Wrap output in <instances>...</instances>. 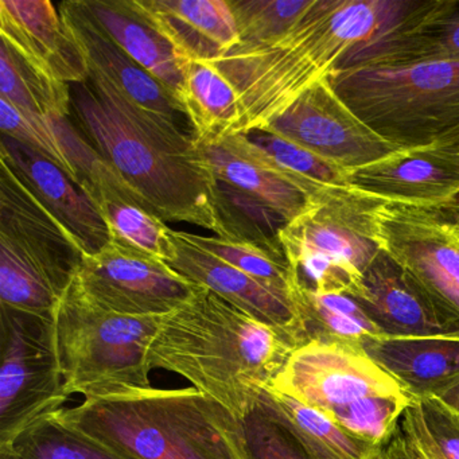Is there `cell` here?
Masks as SVG:
<instances>
[{
  "label": "cell",
  "instance_id": "cell-14",
  "mask_svg": "<svg viewBox=\"0 0 459 459\" xmlns=\"http://www.w3.org/2000/svg\"><path fill=\"white\" fill-rule=\"evenodd\" d=\"M348 186L388 203L439 209L459 195V152L437 143L400 149L349 170Z\"/></svg>",
  "mask_w": 459,
  "mask_h": 459
},
{
  "label": "cell",
  "instance_id": "cell-21",
  "mask_svg": "<svg viewBox=\"0 0 459 459\" xmlns=\"http://www.w3.org/2000/svg\"><path fill=\"white\" fill-rule=\"evenodd\" d=\"M187 60L212 61L240 44L228 0H135Z\"/></svg>",
  "mask_w": 459,
  "mask_h": 459
},
{
  "label": "cell",
  "instance_id": "cell-10",
  "mask_svg": "<svg viewBox=\"0 0 459 459\" xmlns=\"http://www.w3.org/2000/svg\"><path fill=\"white\" fill-rule=\"evenodd\" d=\"M268 389L325 413L367 397L411 396L362 346L324 338L298 346Z\"/></svg>",
  "mask_w": 459,
  "mask_h": 459
},
{
  "label": "cell",
  "instance_id": "cell-4",
  "mask_svg": "<svg viewBox=\"0 0 459 459\" xmlns=\"http://www.w3.org/2000/svg\"><path fill=\"white\" fill-rule=\"evenodd\" d=\"M61 413L131 459H251L243 420L195 386L85 399Z\"/></svg>",
  "mask_w": 459,
  "mask_h": 459
},
{
  "label": "cell",
  "instance_id": "cell-38",
  "mask_svg": "<svg viewBox=\"0 0 459 459\" xmlns=\"http://www.w3.org/2000/svg\"><path fill=\"white\" fill-rule=\"evenodd\" d=\"M434 396L459 413V381L443 389L439 394H434Z\"/></svg>",
  "mask_w": 459,
  "mask_h": 459
},
{
  "label": "cell",
  "instance_id": "cell-31",
  "mask_svg": "<svg viewBox=\"0 0 459 459\" xmlns=\"http://www.w3.org/2000/svg\"><path fill=\"white\" fill-rule=\"evenodd\" d=\"M61 299L29 260L0 240V306L53 321Z\"/></svg>",
  "mask_w": 459,
  "mask_h": 459
},
{
  "label": "cell",
  "instance_id": "cell-39",
  "mask_svg": "<svg viewBox=\"0 0 459 459\" xmlns=\"http://www.w3.org/2000/svg\"><path fill=\"white\" fill-rule=\"evenodd\" d=\"M376 459H404V456L402 455V451H400L399 445H397L394 432L392 434V437H389V440H386V442L381 446L377 455H376Z\"/></svg>",
  "mask_w": 459,
  "mask_h": 459
},
{
  "label": "cell",
  "instance_id": "cell-7",
  "mask_svg": "<svg viewBox=\"0 0 459 459\" xmlns=\"http://www.w3.org/2000/svg\"><path fill=\"white\" fill-rule=\"evenodd\" d=\"M0 448L69 400L53 321L0 306Z\"/></svg>",
  "mask_w": 459,
  "mask_h": 459
},
{
  "label": "cell",
  "instance_id": "cell-13",
  "mask_svg": "<svg viewBox=\"0 0 459 459\" xmlns=\"http://www.w3.org/2000/svg\"><path fill=\"white\" fill-rule=\"evenodd\" d=\"M0 240L12 244L61 298L74 283L85 254L74 236L0 158Z\"/></svg>",
  "mask_w": 459,
  "mask_h": 459
},
{
  "label": "cell",
  "instance_id": "cell-1",
  "mask_svg": "<svg viewBox=\"0 0 459 459\" xmlns=\"http://www.w3.org/2000/svg\"><path fill=\"white\" fill-rule=\"evenodd\" d=\"M71 104L82 139L154 214L220 235L216 178L190 131L138 108L95 74L71 85Z\"/></svg>",
  "mask_w": 459,
  "mask_h": 459
},
{
  "label": "cell",
  "instance_id": "cell-19",
  "mask_svg": "<svg viewBox=\"0 0 459 459\" xmlns=\"http://www.w3.org/2000/svg\"><path fill=\"white\" fill-rule=\"evenodd\" d=\"M364 286L356 302L388 337L459 338V327L384 252L365 273Z\"/></svg>",
  "mask_w": 459,
  "mask_h": 459
},
{
  "label": "cell",
  "instance_id": "cell-37",
  "mask_svg": "<svg viewBox=\"0 0 459 459\" xmlns=\"http://www.w3.org/2000/svg\"><path fill=\"white\" fill-rule=\"evenodd\" d=\"M424 420L446 459H459V413L437 397L419 399Z\"/></svg>",
  "mask_w": 459,
  "mask_h": 459
},
{
  "label": "cell",
  "instance_id": "cell-9",
  "mask_svg": "<svg viewBox=\"0 0 459 459\" xmlns=\"http://www.w3.org/2000/svg\"><path fill=\"white\" fill-rule=\"evenodd\" d=\"M378 244L437 310L459 327V227L434 209L384 201L376 211Z\"/></svg>",
  "mask_w": 459,
  "mask_h": 459
},
{
  "label": "cell",
  "instance_id": "cell-17",
  "mask_svg": "<svg viewBox=\"0 0 459 459\" xmlns=\"http://www.w3.org/2000/svg\"><path fill=\"white\" fill-rule=\"evenodd\" d=\"M454 60H459V0H431L416 2L388 33L351 50L338 71Z\"/></svg>",
  "mask_w": 459,
  "mask_h": 459
},
{
  "label": "cell",
  "instance_id": "cell-36",
  "mask_svg": "<svg viewBox=\"0 0 459 459\" xmlns=\"http://www.w3.org/2000/svg\"><path fill=\"white\" fill-rule=\"evenodd\" d=\"M251 459H310L297 437L260 397L243 420Z\"/></svg>",
  "mask_w": 459,
  "mask_h": 459
},
{
  "label": "cell",
  "instance_id": "cell-33",
  "mask_svg": "<svg viewBox=\"0 0 459 459\" xmlns=\"http://www.w3.org/2000/svg\"><path fill=\"white\" fill-rule=\"evenodd\" d=\"M240 47H256L281 39L295 28L314 0H228Z\"/></svg>",
  "mask_w": 459,
  "mask_h": 459
},
{
  "label": "cell",
  "instance_id": "cell-30",
  "mask_svg": "<svg viewBox=\"0 0 459 459\" xmlns=\"http://www.w3.org/2000/svg\"><path fill=\"white\" fill-rule=\"evenodd\" d=\"M214 203L220 224V238L246 241L284 254L279 235L287 221L273 209L263 205L251 195L219 181H216Z\"/></svg>",
  "mask_w": 459,
  "mask_h": 459
},
{
  "label": "cell",
  "instance_id": "cell-25",
  "mask_svg": "<svg viewBox=\"0 0 459 459\" xmlns=\"http://www.w3.org/2000/svg\"><path fill=\"white\" fill-rule=\"evenodd\" d=\"M181 106L195 144L217 143L243 134L238 93L209 61H187Z\"/></svg>",
  "mask_w": 459,
  "mask_h": 459
},
{
  "label": "cell",
  "instance_id": "cell-11",
  "mask_svg": "<svg viewBox=\"0 0 459 459\" xmlns=\"http://www.w3.org/2000/svg\"><path fill=\"white\" fill-rule=\"evenodd\" d=\"M72 286L92 305L130 316H168L201 289L166 263L115 240L100 254L85 255Z\"/></svg>",
  "mask_w": 459,
  "mask_h": 459
},
{
  "label": "cell",
  "instance_id": "cell-3",
  "mask_svg": "<svg viewBox=\"0 0 459 459\" xmlns=\"http://www.w3.org/2000/svg\"><path fill=\"white\" fill-rule=\"evenodd\" d=\"M297 346L275 327L201 287L163 316L152 369L176 373L244 420Z\"/></svg>",
  "mask_w": 459,
  "mask_h": 459
},
{
  "label": "cell",
  "instance_id": "cell-18",
  "mask_svg": "<svg viewBox=\"0 0 459 459\" xmlns=\"http://www.w3.org/2000/svg\"><path fill=\"white\" fill-rule=\"evenodd\" d=\"M0 158L10 163L87 256L100 254L111 243V230L92 198L55 162L6 135H2Z\"/></svg>",
  "mask_w": 459,
  "mask_h": 459
},
{
  "label": "cell",
  "instance_id": "cell-6",
  "mask_svg": "<svg viewBox=\"0 0 459 459\" xmlns=\"http://www.w3.org/2000/svg\"><path fill=\"white\" fill-rule=\"evenodd\" d=\"M343 103L399 149L429 146L459 130V60L337 71Z\"/></svg>",
  "mask_w": 459,
  "mask_h": 459
},
{
  "label": "cell",
  "instance_id": "cell-32",
  "mask_svg": "<svg viewBox=\"0 0 459 459\" xmlns=\"http://www.w3.org/2000/svg\"><path fill=\"white\" fill-rule=\"evenodd\" d=\"M184 233L187 240L219 257L227 264L243 271L247 275L281 291H295L298 281L297 273L291 270L284 254L270 251L256 244L220 238V236Z\"/></svg>",
  "mask_w": 459,
  "mask_h": 459
},
{
  "label": "cell",
  "instance_id": "cell-27",
  "mask_svg": "<svg viewBox=\"0 0 459 459\" xmlns=\"http://www.w3.org/2000/svg\"><path fill=\"white\" fill-rule=\"evenodd\" d=\"M0 99L42 119L71 117V85L31 65L4 41L0 44Z\"/></svg>",
  "mask_w": 459,
  "mask_h": 459
},
{
  "label": "cell",
  "instance_id": "cell-26",
  "mask_svg": "<svg viewBox=\"0 0 459 459\" xmlns=\"http://www.w3.org/2000/svg\"><path fill=\"white\" fill-rule=\"evenodd\" d=\"M262 400L292 432L310 459H376L380 447L357 439L326 413L279 392H263Z\"/></svg>",
  "mask_w": 459,
  "mask_h": 459
},
{
  "label": "cell",
  "instance_id": "cell-24",
  "mask_svg": "<svg viewBox=\"0 0 459 459\" xmlns=\"http://www.w3.org/2000/svg\"><path fill=\"white\" fill-rule=\"evenodd\" d=\"M362 348L413 399L459 381V338H373Z\"/></svg>",
  "mask_w": 459,
  "mask_h": 459
},
{
  "label": "cell",
  "instance_id": "cell-29",
  "mask_svg": "<svg viewBox=\"0 0 459 459\" xmlns=\"http://www.w3.org/2000/svg\"><path fill=\"white\" fill-rule=\"evenodd\" d=\"M268 165L314 197L326 187L348 186V170L267 131L244 134Z\"/></svg>",
  "mask_w": 459,
  "mask_h": 459
},
{
  "label": "cell",
  "instance_id": "cell-5",
  "mask_svg": "<svg viewBox=\"0 0 459 459\" xmlns=\"http://www.w3.org/2000/svg\"><path fill=\"white\" fill-rule=\"evenodd\" d=\"M162 318L104 310L69 287L53 318L66 394L107 399L152 388L150 351Z\"/></svg>",
  "mask_w": 459,
  "mask_h": 459
},
{
  "label": "cell",
  "instance_id": "cell-2",
  "mask_svg": "<svg viewBox=\"0 0 459 459\" xmlns=\"http://www.w3.org/2000/svg\"><path fill=\"white\" fill-rule=\"evenodd\" d=\"M413 0H314L289 33L256 47L233 48L214 66L238 93L243 134L260 131L316 82L338 71L357 48L384 36Z\"/></svg>",
  "mask_w": 459,
  "mask_h": 459
},
{
  "label": "cell",
  "instance_id": "cell-22",
  "mask_svg": "<svg viewBox=\"0 0 459 459\" xmlns=\"http://www.w3.org/2000/svg\"><path fill=\"white\" fill-rule=\"evenodd\" d=\"M197 147L216 181L251 195L287 222L307 206L310 197L268 165L244 134Z\"/></svg>",
  "mask_w": 459,
  "mask_h": 459
},
{
  "label": "cell",
  "instance_id": "cell-28",
  "mask_svg": "<svg viewBox=\"0 0 459 459\" xmlns=\"http://www.w3.org/2000/svg\"><path fill=\"white\" fill-rule=\"evenodd\" d=\"M0 459H131L74 426L61 410L39 419L12 445L0 448Z\"/></svg>",
  "mask_w": 459,
  "mask_h": 459
},
{
  "label": "cell",
  "instance_id": "cell-40",
  "mask_svg": "<svg viewBox=\"0 0 459 459\" xmlns=\"http://www.w3.org/2000/svg\"><path fill=\"white\" fill-rule=\"evenodd\" d=\"M437 213L442 214L446 219L450 220L454 224L458 225L459 227V195L455 198V200L451 201L447 205L442 206L439 209H434Z\"/></svg>",
  "mask_w": 459,
  "mask_h": 459
},
{
  "label": "cell",
  "instance_id": "cell-35",
  "mask_svg": "<svg viewBox=\"0 0 459 459\" xmlns=\"http://www.w3.org/2000/svg\"><path fill=\"white\" fill-rule=\"evenodd\" d=\"M0 128L2 135L15 139L44 155L79 185V177L69 160L68 152L49 120L25 114L9 101L0 99Z\"/></svg>",
  "mask_w": 459,
  "mask_h": 459
},
{
  "label": "cell",
  "instance_id": "cell-12",
  "mask_svg": "<svg viewBox=\"0 0 459 459\" xmlns=\"http://www.w3.org/2000/svg\"><path fill=\"white\" fill-rule=\"evenodd\" d=\"M260 131L294 142L348 171L400 150L343 103L330 77L308 88Z\"/></svg>",
  "mask_w": 459,
  "mask_h": 459
},
{
  "label": "cell",
  "instance_id": "cell-16",
  "mask_svg": "<svg viewBox=\"0 0 459 459\" xmlns=\"http://www.w3.org/2000/svg\"><path fill=\"white\" fill-rule=\"evenodd\" d=\"M58 12L69 36L82 50L91 74L111 85L138 108L184 127L182 119L186 122L187 119L176 96L138 65L100 28L84 0H66L60 4Z\"/></svg>",
  "mask_w": 459,
  "mask_h": 459
},
{
  "label": "cell",
  "instance_id": "cell-34",
  "mask_svg": "<svg viewBox=\"0 0 459 459\" xmlns=\"http://www.w3.org/2000/svg\"><path fill=\"white\" fill-rule=\"evenodd\" d=\"M412 396L367 397L326 413L351 437L370 445L383 446L394 434Z\"/></svg>",
  "mask_w": 459,
  "mask_h": 459
},
{
  "label": "cell",
  "instance_id": "cell-23",
  "mask_svg": "<svg viewBox=\"0 0 459 459\" xmlns=\"http://www.w3.org/2000/svg\"><path fill=\"white\" fill-rule=\"evenodd\" d=\"M84 4L100 28L181 104L189 60L152 25L135 0H84Z\"/></svg>",
  "mask_w": 459,
  "mask_h": 459
},
{
  "label": "cell",
  "instance_id": "cell-41",
  "mask_svg": "<svg viewBox=\"0 0 459 459\" xmlns=\"http://www.w3.org/2000/svg\"><path fill=\"white\" fill-rule=\"evenodd\" d=\"M439 146L447 147V149L454 150V152H459V130L454 131V133L448 134L445 138L440 141L435 142Z\"/></svg>",
  "mask_w": 459,
  "mask_h": 459
},
{
  "label": "cell",
  "instance_id": "cell-20",
  "mask_svg": "<svg viewBox=\"0 0 459 459\" xmlns=\"http://www.w3.org/2000/svg\"><path fill=\"white\" fill-rule=\"evenodd\" d=\"M0 37L36 68L64 84L87 82L82 50L49 0H0Z\"/></svg>",
  "mask_w": 459,
  "mask_h": 459
},
{
  "label": "cell",
  "instance_id": "cell-8",
  "mask_svg": "<svg viewBox=\"0 0 459 459\" xmlns=\"http://www.w3.org/2000/svg\"><path fill=\"white\" fill-rule=\"evenodd\" d=\"M383 203L349 186L326 187L311 197L279 235L290 267L307 257L330 263L351 279L357 290L353 299H359L365 273L383 254L376 225Z\"/></svg>",
  "mask_w": 459,
  "mask_h": 459
},
{
  "label": "cell",
  "instance_id": "cell-15",
  "mask_svg": "<svg viewBox=\"0 0 459 459\" xmlns=\"http://www.w3.org/2000/svg\"><path fill=\"white\" fill-rule=\"evenodd\" d=\"M173 236L177 255L169 265L174 271L257 321L275 327L297 348L307 342V329L295 291H281L247 275L187 240L184 232L173 230Z\"/></svg>",
  "mask_w": 459,
  "mask_h": 459
}]
</instances>
